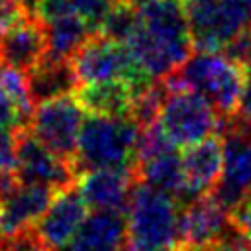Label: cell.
I'll list each match as a JSON object with an SVG mask.
<instances>
[{"mask_svg":"<svg viewBox=\"0 0 251 251\" xmlns=\"http://www.w3.org/2000/svg\"><path fill=\"white\" fill-rule=\"evenodd\" d=\"M137 92L139 88L127 80H108V82L84 84L76 88V98L88 114L131 116Z\"/></svg>","mask_w":251,"mask_h":251,"instance_id":"19","label":"cell"},{"mask_svg":"<svg viewBox=\"0 0 251 251\" xmlns=\"http://www.w3.org/2000/svg\"><path fill=\"white\" fill-rule=\"evenodd\" d=\"M180 251H190V249H180ZM192 251H212V249H192Z\"/></svg>","mask_w":251,"mask_h":251,"instance_id":"31","label":"cell"},{"mask_svg":"<svg viewBox=\"0 0 251 251\" xmlns=\"http://www.w3.org/2000/svg\"><path fill=\"white\" fill-rule=\"evenodd\" d=\"M175 251H180V249H175Z\"/></svg>","mask_w":251,"mask_h":251,"instance_id":"33","label":"cell"},{"mask_svg":"<svg viewBox=\"0 0 251 251\" xmlns=\"http://www.w3.org/2000/svg\"><path fill=\"white\" fill-rule=\"evenodd\" d=\"M141 126L131 116L90 114L80 129L75 167L78 175L90 169H133Z\"/></svg>","mask_w":251,"mask_h":251,"instance_id":"4","label":"cell"},{"mask_svg":"<svg viewBox=\"0 0 251 251\" xmlns=\"http://www.w3.org/2000/svg\"><path fill=\"white\" fill-rule=\"evenodd\" d=\"M18 169V133H0V171L16 173Z\"/></svg>","mask_w":251,"mask_h":251,"instance_id":"27","label":"cell"},{"mask_svg":"<svg viewBox=\"0 0 251 251\" xmlns=\"http://www.w3.org/2000/svg\"><path fill=\"white\" fill-rule=\"evenodd\" d=\"M18 180L63 190L76 182L78 171L73 161L43 145L29 129L18 133Z\"/></svg>","mask_w":251,"mask_h":251,"instance_id":"9","label":"cell"},{"mask_svg":"<svg viewBox=\"0 0 251 251\" xmlns=\"http://www.w3.org/2000/svg\"><path fill=\"white\" fill-rule=\"evenodd\" d=\"M27 129L24 120L20 118L16 106L12 104V100L6 96V92L0 88V133H20Z\"/></svg>","mask_w":251,"mask_h":251,"instance_id":"25","label":"cell"},{"mask_svg":"<svg viewBox=\"0 0 251 251\" xmlns=\"http://www.w3.org/2000/svg\"><path fill=\"white\" fill-rule=\"evenodd\" d=\"M133 171H135L137 182H145V184L173 196L178 204L188 202L182 157L175 151V147L169 151H163L159 155H153L149 159L137 161Z\"/></svg>","mask_w":251,"mask_h":251,"instance_id":"18","label":"cell"},{"mask_svg":"<svg viewBox=\"0 0 251 251\" xmlns=\"http://www.w3.org/2000/svg\"><path fill=\"white\" fill-rule=\"evenodd\" d=\"M163 86L165 92L157 120L175 145L188 147L212 135L226 133L229 120L222 118L208 98L167 78H163Z\"/></svg>","mask_w":251,"mask_h":251,"instance_id":"5","label":"cell"},{"mask_svg":"<svg viewBox=\"0 0 251 251\" xmlns=\"http://www.w3.org/2000/svg\"><path fill=\"white\" fill-rule=\"evenodd\" d=\"M214 194L229 210L251 196V127L237 120L224 133V171Z\"/></svg>","mask_w":251,"mask_h":251,"instance_id":"10","label":"cell"},{"mask_svg":"<svg viewBox=\"0 0 251 251\" xmlns=\"http://www.w3.org/2000/svg\"><path fill=\"white\" fill-rule=\"evenodd\" d=\"M71 67L78 86L108 80H127L141 90L153 84V80L133 59L129 47L124 41L102 33L90 35L76 49V53L71 57Z\"/></svg>","mask_w":251,"mask_h":251,"instance_id":"6","label":"cell"},{"mask_svg":"<svg viewBox=\"0 0 251 251\" xmlns=\"http://www.w3.org/2000/svg\"><path fill=\"white\" fill-rule=\"evenodd\" d=\"M188 202L214 192L224 171V135H212L188 145L182 155Z\"/></svg>","mask_w":251,"mask_h":251,"instance_id":"16","label":"cell"},{"mask_svg":"<svg viewBox=\"0 0 251 251\" xmlns=\"http://www.w3.org/2000/svg\"><path fill=\"white\" fill-rule=\"evenodd\" d=\"M37 2H39V0H24V4H25L31 12H35V14H37Z\"/></svg>","mask_w":251,"mask_h":251,"instance_id":"30","label":"cell"},{"mask_svg":"<svg viewBox=\"0 0 251 251\" xmlns=\"http://www.w3.org/2000/svg\"><path fill=\"white\" fill-rule=\"evenodd\" d=\"M116 0H39L37 2V16L51 18L57 14H75L88 22L92 29L98 33L104 18L114 8Z\"/></svg>","mask_w":251,"mask_h":251,"instance_id":"22","label":"cell"},{"mask_svg":"<svg viewBox=\"0 0 251 251\" xmlns=\"http://www.w3.org/2000/svg\"><path fill=\"white\" fill-rule=\"evenodd\" d=\"M241 63L245 69V88H243V96H241V104H239V112L235 120L251 127V49L247 51Z\"/></svg>","mask_w":251,"mask_h":251,"instance_id":"28","label":"cell"},{"mask_svg":"<svg viewBox=\"0 0 251 251\" xmlns=\"http://www.w3.org/2000/svg\"><path fill=\"white\" fill-rule=\"evenodd\" d=\"M229 220L239 231L251 237V196H247L245 200H241L237 206L229 210Z\"/></svg>","mask_w":251,"mask_h":251,"instance_id":"29","label":"cell"},{"mask_svg":"<svg viewBox=\"0 0 251 251\" xmlns=\"http://www.w3.org/2000/svg\"><path fill=\"white\" fill-rule=\"evenodd\" d=\"M167 80L184 84L212 102L226 120H235L245 88L243 63L222 51H196Z\"/></svg>","mask_w":251,"mask_h":251,"instance_id":"2","label":"cell"},{"mask_svg":"<svg viewBox=\"0 0 251 251\" xmlns=\"http://www.w3.org/2000/svg\"><path fill=\"white\" fill-rule=\"evenodd\" d=\"M180 204L145 184L135 182L126 210L124 251H175L178 249Z\"/></svg>","mask_w":251,"mask_h":251,"instance_id":"3","label":"cell"},{"mask_svg":"<svg viewBox=\"0 0 251 251\" xmlns=\"http://www.w3.org/2000/svg\"><path fill=\"white\" fill-rule=\"evenodd\" d=\"M86 220V202L78 188L73 184L57 190L49 208L33 226V231L41 239L47 251H55L69 243Z\"/></svg>","mask_w":251,"mask_h":251,"instance_id":"12","label":"cell"},{"mask_svg":"<svg viewBox=\"0 0 251 251\" xmlns=\"http://www.w3.org/2000/svg\"><path fill=\"white\" fill-rule=\"evenodd\" d=\"M0 251H47V249L31 227L12 235H0Z\"/></svg>","mask_w":251,"mask_h":251,"instance_id":"24","label":"cell"},{"mask_svg":"<svg viewBox=\"0 0 251 251\" xmlns=\"http://www.w3.org/2000/svg\"><path fill=\"white\" fill-rule=\"evenodd\" d=\"M43 22L47 31V57L57 61H71L76 49L96 33L88 22L75 14H57Z\"/></svg>","mask_w":251,"mask_h":251,"instance_id":"20","label":"cell"},{"mask_svg":"<svg viewBox=\"0 0 251 251\" xmlns=\"http://www.w3.org/2000/svg\"><path fill=\"white\" fill-rule=\"evenodd\" d=\"M47 57L45 22L37 14H27L0 35V63L20 71H31Z\"/></svg>","mask_w":251,"mask_h":251,"instance_id":"14","label":"cell"},{"mask_svg":"<svg viewBox=\"0 0 251 251\" xmlns=\"http://www.w3.org/2000/svg\"><path fill=\"white\" fill-rule=\"evenodd\" d=\"M55 194L57 190L51 186L18 182V186L0 200V235L31 229L49 208Z\"/></svg>","mask_w":251,"mask_h":251,"instance_id":"15","label":"cell"},{"mask_svg":"<svg viewBox=\"0 0 251 251\" xmlns=\"http://www.w3.org/2000/svg\"><path fill=\"white\" fill-rule=\"evenodd\" d=\"M178 2H182V4H190V2H194V0H178Z\"/></svg>","mask_w":251,"mask_h":251,"instance_id":"32","label":"cell"},{"mask_svg":"<svg viewBox=\"0 0 251 251\" xmlns=\"http://www.w3.org/2000/svg\"><path fill=\"white\" fill-rule=\"evenodd\" d=\"M82 124L84 108L76 94H63L37 104L29 131L51 151L75 163Z\"/></svg>","mask_w":251,"mask_h":251,"instance_id":"8","label":"cell"},{"mask_svg":"<svg viewBox=\"0 0 251 251\" xmlns=\"http://www.w3.org/2000/svg\"><path fill=\"white\" fill-rule=\"evenodd\" d=\"M126 45L153 82L176 71L194 49L190 22L186 10H182V2L149 0L137 6L135 25Z\"/></svg>","mask_w":251,"mask_h":251,"instance_id":"1","label":"cell"},{"mask_svg":"<svg viewBox=\"0 0 251 251\" xmlns=\"http://www.w3.org/2000/svg\"><path fill=\"white\" fill-rule=\"evenodd\" d=\"M210 249L212 251H251V237H247L243 231H239L231 224Z\"/></svg>","mask_w":251,"mask_h":251,"instance_id":"26","label":"cell"},{"mask_svg":"<svg viewBox=\"0 0 251 251\" xmlns=\"http://www.w3.org/2000/svg\"><path fill=\"white\" fill-rule=\"evenodd\" d=\"M0 88L6 92V96L12 100V104L16 106L20 118L24 120L25 127L29 129L31 126V118H33V98L29 92V82L25 76V71H20L16 67L4 65L0 63Z\"/></svg>","mask_w":251,"mask_h":251,"instance_id":"23","label":"cell"},{"mask_svg":"<svg viewBox=\"0 0 251 251\" xmlns=\"http://www.w3.org/2000/svg\"><path fill=\"white\" fill-rule=\"evenodd\" d=\"M27 82L35 106L43 100L71 94L78 86L71 61H57L51 57H45L39 65L27 71Z\"/></svg>","mask_w":251,"mask_h":251,"instance_id":"21","label":"cell"},{"mask_svg":"<svg viewBox=\"0 0 251 251\" xmlns=\"http://www.w3.org/2000/svg\"><path fill=\"white\" fill-rule=\"evenodd\" d=\"M229 226V208L214 192L180 204L178 249H210Z\"/></svg>","mask_w":251,"mask_h":251,"instance_id":"11","label":"cell"},{"mask_svg":"<svg viewBox=\"0 0 251 251\" xmlns=\"http://www.w3.org/2000/svg\"><path fill=\"white\" fill-rule=\"evenodd\" d=\"M186 14L196 51H226L251 33V0H194Z\"/></svg>","mask_w":251,"mask_h":251,"instance_id":"7","label":"cell"},{"mask_svg":"<svg viewBox=\"0 0 251 251\" xmlns=\"http://www.w3.org/2000/svg\"><path fill=\"white\" fill-rule=\"evenodd\" d=\"M126 216L124 212L96 210L86 216L69 243L55 251H124Z\"/></svg>","mask_w":251,"mask_h":251,"instance_id":"17","label":"cell"},{"mask_svg":"<svg viewBox=\"0 0 251 251\" xmlns=\"http://www.w3.org/2000/svg\"><path fill=\"white\" fill-rule=\"evenodd\" d=\"M135 182L137 178L133 169H90L76 176V188L86 206L124 214Z\"/></svg>","mask_w":251,"mask_h":251,"instance_id":"13","label":"cell"}]
</instances>
